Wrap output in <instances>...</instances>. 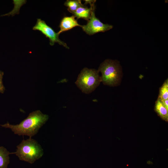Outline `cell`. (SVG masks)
<instances>
[{"label":"cell","instance_id":"cell-1","mask_svg":"<svg viewBox=\"0 0 168 168\" xmlns=\"http://www.w3.org/2000/svg\"><path fill=\"white\" fill-rule=\"evenodd\" d=\"M49 116L39 110L30 113L28 117L20 124L16 125L8 122L0 126L11 129L15 134L26 135L31 138L37 134L40 128L46 123Z\"/></svg>","mask_w":168,"mask_h":168},{"label":"cell","instance_id":"cell-2","mask_svg":"<svg viewBox=\"0 0 168 168\" xmlns=\"http://www.w3.org/2000/svg\"><path fill=\"white\" fill-rule=\"evenodd\" d=\"M16 147L14 154L20 160L31 164L40 158L43 154L41 146L36 140L31 138L23 139Z\"/></svg>","mask_w":168,"mask_h":168},{"label":"cell","instance_id":"cell-3","mask_svg":"<svg viewBox=\"0 0 168 168\" xmlns=\"http://www.w3.org/2000/svg\"><path fill=\"white\" fill-rule=\"evenodd\" d=\"M101 82L98 71L84 68L79 74L75 83L82 92L88 94L93 91Z\"/></svg>","mask_w":168,"mask_h":168},{"label":"cell","instance_id":"cell-4","mask_svg":"<svg viewBox=\"0 0 168 168\" xmlns=\"http://www.w3.org/2000/svg\"><path fill=\"white\" fill-rule=\"evenodd\" d=\"M101 73V82L111 86L117 85L120 78V71L118 64L114 61L107 59L100 65L98 70Z\"/></svg>","mask_w":168,"mask_h":168},{"label":"cell","instance_id":"cell-5","mask_svg":"<svg viewBox=\"0 0 168 168\" xmlns=\"http://www.w3.org/2000/svg\"><path fill=\"white\" fill-rule=\"evenodd\" d=\"M32 29L39 31L47 38H48L49 40V44L51 46H53L55 43H57L66 48L69 49L66 44L59 39V35L58 33L48 25L44 21L41 19H37L36 23L33 27Z\"/></svg>","mask_w":168,"mask_h":168},{"label":"cell","instance_id":"cell-6","mask_svg":"<svg viewBox=\"0 0 168 168\" xmlns=\"http://www.w3.org/2000/svg\"><path fill=\"white\" fill-rule=\"evenodd\" d=\"M95 9L93 10L91 17L86 25H82L83 30L87 34L92 35L99 32H104L113 28V26L102 23L95 16Z\"/></svg>","mask_w":168,"mask_h":168},{"label":"cell","instance_id":"cell-7","mask_svg":"<svg viewBox=\"0 0 168 168\" xmlns=\"http://www.w3.org/2000/svg\"><path fill=\"white\" fill-rule=\"evenodd\" d=\"M95 0H89L87 4H89L90 7L88 8L84 5L79 7L72 14L77 19L82 18L88 21L90 18L92 11L95 9Z\"/></svg>","mask_w":168,"mask_h":168},{"label":"cell","instance_id":"cell-8","mask_svg":"<svg viewBox=\"0 0 168 168\" xmlns=\"http://www.w3.org/2000/svg\"><path fill=\"white\" fill-rule=\"evenodd\" d=\"M74 16H64L61 21L59 27L60 30L57 32L59 35L60 34L72 29L76 26L81 27L82 26L78 23Z\"/></svg>","mask_w":168,"mask_h":168},{"label":"cell","instance_id":"cell-9","mask_svg":"<svg viewBox=\"0 0 168 168\" xmlns=\"http://www.w3.org/2000/svg\"><path fill=\"white\" fill-rule=\"evenodd\" d=\"M14 152H10L4 147H0V168H7L10 162L9 155Z\"/></svg>","mask_w":168,"mask_h":168},{"label":"cell","instance_id":"cell-10","mask_svg":"<svg viewBox=\"0 0 168 168\" xmlns=\"http://www.w3.org/2000/svg\"><path fill=\"white\" fill-rule=\"evenodd\" d=\"M155 110L162 119L168 121V110L164 106L161 100L158 98L155 103Z\"/></svg>","mask_w":168,"mask_h":168},{"label":"cell","instance_id":"cell-11","mask_svg":"<svg viewBox=\"0 0 168 168\" xmlns=\"http://www.w3.org/2000/svg\"><path fill=\"white\" fill-rule=\"evenodd\" d=\"M64 5L68 7V11L72 14L79 7L83 4L80 0H68L65 2Z\"/></svg>","mask_w":168,"mask_h":168},{"label":"cell","instance_id":"cell-12","mask_svg":"<svg viewBox=\"0 0 168 168\" xmlns=\"http://www.w3.org/2000/svg\"><path fill=\"white\" fill-rule=\"evenodd\" d=\"M158 98L161 100L168 99V81L167 79L160 88Z\"/></svg>","mask_w":168,"mask_h":168},{"label":"cell","instance_id":"cell-13","mask_svg":"<svg viewBox=\"0 0 168 168\" xmlns=\"http://www.w3.org/2000/svg\"><path fill=\"white\" fill-rule=\"evenodd\" d=\"M3 75V72L0 70V93H3L5 90V88L3 85L2 81Z\"/></svg>","mask_w":168,"mask_h":168},{"label":"cell","instance_id":"cell-14","mask_svg":"<svg viewBox=\"0 0 168 168\" xmlns=\"http://www.w3.org/2000/svg\"><path fill=\"white\" fill-rule=\"evenodd\" d=\"M160 100L164 106L168 110V100Z\"/></svg>","mask_w":168,"mask_h":168}]
</instances>
